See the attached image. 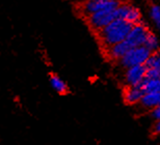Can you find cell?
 <instances>
[{
  "label": "cell",
  "instance_id": "3",
  "mask_svg": "<svg viewBox=\"0 0 160 145\" xmlns=\"http://www.w3.org/2000/svg\"><path fill=\"white\" fill-rule=\"evenodd\" d=\"M120 3L118 1H108V0H88L82 3L79 7L80 14H82L85 18L95 12L101 11H114L117 9Z\"/></svg>",
  "mask_w": 160,
  "mask_h": 145
},
{
  "label": "cell",
  "instance_id": "6",
  "mask_svg": "<svg viewBox=\"0 0 160 145\" xmlns=\"http://www.w3.org/2000/svg\"><path fill=\"white\" fill-rule=\"evenodd\" d=\"M149 32H150V30L147 28L146 25H143L142 23L133 25L129 32V34H128V36L126 38V41L133 48L143 46Z\"/></svg>",
  "mask_w": 160,
  "mask_h": 145
},
{
  "label": "cell",
  "instance_id": "14",
  "mask_svg": "<svg viewBox=\"0 0 160 145\" xmlns=\"http://www.w3.org/2000/svg\"><path fill=\"white\" fill-rule=\"evenodd\" d=\"M145 65L148 69H156L160 72V53H152V55L149 57Z\"/></svg>",
  "mask_w": 160,
  "mask_h": 145
},
{
  "label": "cell",
  "instance_id": "5",
  "mask_svg": "<svg viewBox=\"0 0 160 145\" xmlns=\"http://www.w3.org/2000/svg\"><path fill=\"white\" fill-rule=\"evenodd\" d=\"M117 19L129 22L130 24L136 25L140 23V12L135 6L128 4V3H123L120 4L116 9Z\"/></svg>",
  "mask_w": 160,
  "mask_h": 145
},
{
  "label": "cell",
  "instance_id": "7",
  "mask_svg": "<svg viewBox=\"0 0 160 145\" xmlns=\"http://www.w3.org/2000/svg\"><path fill=\"white\" fill-rule=\"evenodd\" d=\"M146 73L147 67L145 64L127 69L125 74V81L127 86H137L142 84V82L146 79Z\"/></svg>",
  "mask_w": 160,
  "mask_h": 145
},
{
  "label": "cell",
  "instance_id": "1",
  "mask_svg": "<svg viewBox=\"0 0 160 145\" xmlns=\"http://www.w3.org/2000/svg\"><path fill=\"white\" fill-rule=\"evenodd\" d=\"M132 26L133 25L130 24L129 22L121 20V19H116L108 26L98 32L101 45L105 49H108V48L125 41Z\"/></svg>",
  "mask_w": 160,
  "mask_h": 145
},
{
  "label": "cell",
  "instance_id": "18",
  "mask_svg": "<svg viewBox=\"0 0 160 145\" xmlns=\"http://www.w3.org/2000/svg\"><path fill=\"white\" fill-rule=\"evenodd\" d=\"M153 130H154V133L160 135V120H156L155 124H154V128H153Z\"/></svg>",
  "mask_w": 160,
  "mask_h": 145
},
{
  "label": "cell",
  "instance_id": "4",
  "mask_svg": "<svg viewBox=\"0 0 160 145\" xmlns=\"http://www.w3.org/2000/svg\"><path fill=\"white\" fill-rule=\"evenodd\" d=\"M86 19L88 26L92 28V30L96 31L98 33L102 29L108 26L111 22H113L117 19L116 9L114 11H101L95 12L91 16H88Z\"/></svg>",
  "mask_w": 160,
  "mask_h": 145
},
{
  "label": "cell",
  "instance_id": "13",
  "mask_svg": "<svg viewBox=\"0 0 160 145\" xmlns=\"http://www.w3.org/2000/svg\"><path fill=\"white\" fill-rule=\"evenodd\" d=\"M143 46H145L149 51H151L152 53H155L159 48V41H158L157 36H156L153 32L150 31L148 36H147L146 41H145Z\"/></svg>",
  "mask_w": 160,
  "mask_h": 145
},
{
  "label": "cell",
  "instance_id": "9",
  "mask_svg": "<svg viewBox=\"0 0 160 145\" xmlns=\"http://www.w3.org/2000/svg\"><path fill=\"white\" fill-rule=\"evenodd\" d=\"M143 95L145 92L140 84L137 86H127L124 93V99L128 105H135L137 103H140Z\"/></svg>",
  "mask_w": 160,
  "mask_h": 145
},
{
  "label": "cell",
  "instance_id": "8",
  "mask_svg": "<svg viewBox=\"0 0 160 145\" xmlns=\"http://www.w3.org/2000/svg\"><path fill=\"white\" fill-rule=\"evenodd\" d=\"M131 49H133V47L131 46L126 40H125L123 41H121V43L106 49V53H107V55L110 59L121 60L122 58L126 55Z\"/></svg>",
  "mask_w": 160,
  "mask_h": 145
},
{
  "label": "cell",
  "instance_id": "15",
  "mask_svg": "<svg viewBox=\"0 0 160 145\" xmlns=\"http://www.w3.org/2000/svg\"><path fill=\"white\" fill-rule=\"evenodd\" d=\"M150 16H151L152 20L154 21L156 27L160 30V6L153 5L150 9Z\"/></svg>",
  "mask_w": 160,
  "mask_h": 145
},
{
  "label": "cell",
  "instance_id": "11",
  "mask_svg": "<svg viewBox=\"0 0 160 145\" xmlns=\"http://www.w3.org/2000/svg\"><path fill=\"white\" fill-rule=\"evenodd\" d=\"M49 82L51 87L53 88V90L58 93L60 95H65L69 92V87L67 85V83L60 78L58 75L54 73H51L49 75Z\"/></svg>",
  "mask_w": 160,
  "mask_h": 145
},
{
  "label": "cell",
  "instance_id": "17",
  "mask_svg": "<svg viewBox=\"0 0 160 145\" xmlns=\"http://www.w3.org/2000/svg\"><path fill=\"white\" fill-rule=\"evenodd\" d=\"M151 116H152V118L155 119V120H160V106L157 108L153 109L151 111Z\"/></svg>",
  "mask_w": 160,
  "mask_h": 145
},
{
  "label": "cell",
  "instance_id": "16",
  "mask_svg": "<svg viewBox=\"0 0 160 145\" xmlns=\"http://www.w3.org/2000/svg\"><path fill=\"white\" fill-rule=\"evenodd\" d=\"M146 79H160V72L156 69H148L147 67Z\"/></svg>",
  "mask_w": 160,
  "mask_h": 145
},
{
  "label": "cell",
  "instance_id": "12",
  "mask_svg": "<svg viewBox=\"0 0 160 145\" xmlns=\"http://www.w3.org/2000/svg\"><path fill=\"white\" fill-rule=\"evenodd\" d=\"M140 86L145 93L160 92V79H145Z\"/></svg>",
  "mask_w": 160,
  "mask_h": 145
},
{
  "label": "cell",
  "instance_id": "19",
  "mask_svg": "<svg viewBox=\"0 0 160 145\" xmlns=\"http://www.w3.org/2000/svg\"><path fill=\"white\" fill-rule=\"evenodd\" d=\"M108 1H118V0H108Z\"/></svg>",
  "mask_w": 160,
  "mask_h": 145
},
{
  "label": "cell",
  "instance_id": "2",
  "mask_svg": "<svg viewBox=\"0 0 160 145\" xmlns=\"http://www.w3.org/2000/svg\"><path fill=\"white\" fill-rule=\"evenodd\" d=\"M152 55V52L149 51L145 46L135 47L131 49L126 55L120 60L121 65L125 69L136 66V65H143L148 61L149 57Z\"/></svg>",
  "mask_w": 160,
  "mask_h": 145
},
{
  "label": "cell",
  "instance_id": "10",
  "mask_svg": "<svg viewBox=\"0 0 160 145\" xmlns=\"http://www.w3.org/2000/svg\"><path fill=\"white\" fill-rule=\"evenodd\" d=\"M140 106L145 109L153 110L160 106V92H148L145 93L140 101Z\"/></svg>",
  "mask_w": 160,
  "mask_h": 145
}]
</instances>
